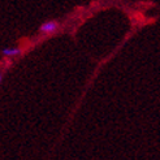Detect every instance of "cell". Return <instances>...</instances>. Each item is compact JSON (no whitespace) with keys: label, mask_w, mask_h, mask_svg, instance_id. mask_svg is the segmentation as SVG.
I'll return each mask as SVG.
<instances>
[{"label":"cell","mask_w":160,"mask_h":160,"mask_svg":"<svg viewBox=\"0 0 160 160\" xmlns=\"http://www.w3.org/2000/svg\"><path fill=\"white\" fill-rule=\"evenodd\" d=\"M60 29V23L58 21L55 20H50L44 22L43 25H41V28H39V33L43 34V35H50V34H53L56 33Z\"/></svg>","instance_id":"cell-1"},{"label":"cell","mask_w":160,"mask_h":160,"mask_svg":"<svg viewBox=\"0 0 160 160\" xmlns=\"http://www.w3.org/2000/svg\"><path fill=\"white\" fill-rule=\"evenodd\" d=\"M22 53V50L18 47H13V48H4L2 50V55L5 58H14V56H18Z\"/></svg>","instance_id":"cell-2"},{"label":"cell","mask_w":160,"mask_h":160,"mask_svg":"<svg viewBox=\"0 0 160 160\" xmlns=\"http://www.w3.org/2000/svg\"><path fill=\"white\" fill-rule=\"evenodd\" d=\"M2 78H3V73H2V72H0V81H2Z\"/></svg>","instance_id":"cell-3"}]
</instances>
